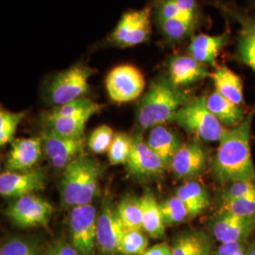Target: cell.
I'll list each match as a JSON object with an SVG mask.
<instances>
[{"instance_id":"cell-1","label":"cell","mask_w":255,"mask_h":255,"mask_svg":"<svg viewBox=\"0 0 255 255\" xmlns=\"http://www.w3.org/2000/svg\"><path fill=\"white\" fill-rule=\"evenodd\" d=\"M255 111L250 112L236 127L226 129L219 140L213 160V175L221 184L255 181V166L251 150L252 124Z\"/></svg>"},{"instance_id":"cell-2","label":"cell","mask_w":255,"mask_h":255,"mask_svg":"<svg viewBox=\"0 0 255 255\" xmlns=\"http://www.w3.org/2000/svg\"><path fill=\"white\" fill-rule=\"evenodd\" d=\"M189 101L188 95L168 77H159L150 83L139 103L137 122L144 129L164 125L173 121L177 112Z\"/></svg>"},{"instance_id":"cell-3","label":"cell","mask_w":255,"mask_h":255,"mask_svg":"<svg viewBox=\"0 0 255 255\" xmlns=\"http://www.w3.org/2000/svg\"><path fill=\"white\" fill-rule=\"evenodd\" d=\"M101 165L93 158L81 155L64 169L60 190L67 207L91 204L99 192Z\"/></svg>"},{"instance_id":"cell-4","label":"cell","mask_w":255,"mask_h":255,"mask_svg":"<svg viewBox=\"0 0 255 255\" xmlns=\"http://www.w3.org/2000/svg\"><path fill=\"white\" fill-rule=\"evenodd\" d=\"M173 122L186 132L207 142H219L227 128L207 106L206 97L190 100L179 110Z\"/></svg>"},{"instance_id":"cell-5","label":"cell","mask_w":255,"mask_h":255,"mask_svg":"<svg viewBox=\"0 0 255 255\" xmlns=\"http://www.w3.org/2000/svg\"><path fill=\"white\" fill-rule=\"evenodd\" d=\"M221 13L227 20L237 26L236 59L251 68L255 74V12L243 8L235 2H219Z\"/></svg>"},{"instance_id":"cell-6","label":"cell","mask_w":255,"mask_h":255,"mask_svg":"<svg viewBox=\"0 0 255 255\" xmlns=\"http://www.w3.org/2000/svg\"><path fill=\"white\" fill-rule=\"evenodd\" d=\"M93 70L77 64L55 75L46 87V97L55 106H62L84 98L89 92Z\"/></svg>"},{"instance_id":"cell-7","label":"cell","mask_w":255,"mask_h":255,"mask_svg":"<svg viewBox=\"0 0 255 255\" xmlns=\"http://www.w3.org/2000/svg\"><path fill=\"white\" fill-rule=\"evenodd\" d=\"M151 35V8L125 12L109 37L110 43L119 47H131L147 42Z\"/></svg>"},{"instance_id":"cell-8","label":"cell","mask_w":255,"mask_h":255,"mask_svg":"<svg viewBox=\"0 0 255 255\" xmlns=\"http://www.w3.org/2000/svg\"><path fill=\"white\" fill-rule=\"evenodd\" d=\"M105 86L110 99L117 103L137 100L146 87L143 73L132 64H120L110 71Z\"/></svg>"},{"instance_id":"cell-9","label":"cell","mask_w":255,"mask_h":255,"mask_svg":"<svg viewBox=\"0 0 255 255\" xmlns=\"http://www.w3.org/2000/svg\"><path fill=\"white\" fill-rule=\"evenodd\" d=\"M52 205L34 194L23 196L9 204L6 216L19 228L46 226L53 215Z\"/></svg>"},{"instance_id":"cell-10","label":"cell","mask_w":255,"mask_h":255,"mask_svg":"<svg viewBox=\"0 0 255 255\" xmlns=\"http://www.w3.org/2000/svg\"><path fill=\"white\" fill-rule=\"evenodd\" d=\"M97 210L92 205L74 207L69 215L70 244L80 255H93L97 246Z\"/></svg>"},{"instance_id":"cell-11","label":"cell","mask_w":255,"mask_h":255,"mask_svg":"<svg viewBox=\"0 0 255 255\" xmlns=\"http://www.w3.org/2000/svg\"><path fill=\"white\" fill-rule=\"evenodd\" d=\"M43 150L55 168L64 169L75 159L82 155L85 145L84 137L63 136L46 128L41 133Z\"/></svg>"},{"instance_id":"cell-12","label":"cell","mask_w":255,"mask_h":255,"mask_svg":"<svg viewBox=\"0 0 255 255\" xmlns=\"http://www.w3.org/2000/svg\"><path fill=\"white\" fill-rule=\"evenodd\" d=\"M126 229L119 219L118 209L107 201L103 204L97 224V246L103 255L119 254V244Z\"/></svg>"},{"instance_id":"cell-13","label":"cell","mask_w":255,"mask_h":255,"mask_svg":"<svg viewBox=\"0 0 255 255\" xmlns=\"http://www.w3.org/2000/svg\"><path fill=\"white\" fill-rule=\"evenodd\" d=\"M46 187V176L38 169L5 171L0 175V194L5 198L18 199Z\"/></svg>"},{"instance_id":"cell-14","label":"cell","mask_w":255,"mask_h":255,"mask_svg":"<svg viewBox=\"0 0 255 255\" xmlns=\"http://www.w3.org/2000/svg\"><path fill=\"white\" fill-rule=\"evenodd\" d=\"M211 231L221 244L244 242L255 231V215L239 217L228 213H219L211 224Z\"/></svg>"},{"instance_id":"cell-15","label":"cell","mask_w":255,"mask_h":255,"mask_svg":"<svg viewBox=\"0 0 255 255\" xmlns=\"http://www.w3.org/2000/svg\"><path fill=\"white\" fill-rule=\"evenodd\" d=\"M207 154L204 147L197 141L182 144L171 161L170 166L176 177L192 180L205 169Z\"/></svg>"},{"instance_id":"cell-16","label":"cell","mask_w":255,"mask_h":255,"mask_svg":"<svg viewBox=\"0 0 255 255\" xmlns=\"http://www.w3.org/2000/svg\"><path fill=\"white\" fill-rule=\"evenodd\" d=\"M129 173L138 178H156L166 168L162 159L141 137L133 138L132 148L127 162Z\"/></svg>"},{"instance_id":"cell-17","label":"cell","mask_w":255,"mask_h":255,"mask_svg":"<svg viewBox=\"0 0 255 255\" xmlns=\"http://www.w3.org/2000/svg\"><path fill=\"white\" fill-rule=\"evenodd\" d=\"M168 79L176 87L182 88L201 82L211 76L208 66L190 55H174L167 63Z\"/></svg>"},{"instance_id":"cell-18","label":"cell","mask_w":255,"mask_h":255,"mask_svg":"<svg viewBox=\"0 0 255 255\" xmlns=\"http://www.w3.org/2000/svg\"><path fill=\"white\" fill-rule=\"evenodd\" d=\"M231 39L230 30L217 35L195 34L190 38L187 54L204 65L216 66L219 54L231 43Z\"/></svg>"},{"instance_id":"cell-19","label":"cell","mask_w":255,"mask_h":255,"mask_svg":"<svg viewBox=\"0 0 255 255\" xmlns=\"http://www.w3.org/2000/svg\"><path fill=\"white\" fill-rule=\"evenodd\" d=\"M43 150L41 137L20 138L12 141L6 161L9 171H25L32 169L38 163Z\"/></svg>"},{"instance_id":"cell-20","label":"cell","mask_w":255,"mask_h":255,"mask_svg":"<svg viewBox=\"0 0 255 255\" xmlns=\"http://www.w3.org/2000/svg\"><path fill=\"white\" fill-rule=\"evenodd\" d=\"M147 145L164 162L166 167H169L171 161L177 151L182 146L177 134L164 127V125L152 128L147 140Z\"/></svg>"},{"instance_id":"cell-21","label":"cell","mask_w":255,"mask_h":255,"mask_svg":"<svg viewBox=\"0 0 255 255\" xmlns=\"http://www.w3.org/2000/svg\"><path fill=\"white\" fill-rule=\"evenodd\" d=\"M210 77L216 91L222 97L237 105L242 106L244 104L243 82L236 72L227 66L222 65L217 67Z\"/></svg>"},{"instance_id":"cell-22","label":"cell","mask_w":255,"mask_h":255,"mask_svg":"<svg viewBox=\"0 0 255 255\" xmlns=\"http://www.w3.org/2000/svg\"><path fill=\"white\" fill-rule=\"evenodd\" d=\"M172 255H211L213 240L203 231H187L174 239Z\"/></svg>"},{"instance_id":"cell-23","label":"cell","mask_w":255,"mask_h":255,"mask_svg":"<svg viewBox=\"0 0 255 255\" xmlns=\"http://www.w3.org/2000/svg\"><path fill=\"white\" fill-rule=\"evenodd\" d=\"M210 111L218 118L223 126L236 127L245 119L246 113L242 106L229 101L217 91L206 98Z\"/></svg>"},{"instance_id":"cell-24","label":"cell","mask_w":255,"mask_h":255,"mask_svg":"<svg viewBox=\"0 0 255 255\" xmlns=\"http://www.w3.org/2000/svg\"><path fill=\"white\" fill-rule=\"evenodd\" d=\"M176 196L185 205L190 219L198 217L209 206L208 192L202 184L196 181H188L182 184L177 189Z\"/></svg>"},{"instance_id":"cell-25","label":"cell","mask_w":255,"mask_h":255,"mask_svg":"<svg viewBox=\"0 0 255 255\" xmlns=\"http://www.w3.org/2000/svg\"><path fill=\"white\" fill-rule=\"evenodd\" d=\"M140 200L143 210V230L153 238L164 237L166 226L163 220L160 205L154 196L146 192Z\"/></svg>"},{"instance_id":"cell-26","label":"cell","mask_w":255,"mask_h":255,"mask_svg":"<svg viewBox=\"0 0 255 255\" xmlns=\"http://www.w3.org/2000/svg\"><path fill=\"white\" fill-rule=\"evenodd\" d=\"M91 119L89 116L81 117H53L44 114L43 122L46 128L63 136L80 138L84 137L86 123Z\"/></svg>"},{"instance_id":"cell-27","label":"cell","mask_w":255,"mask_h":255,"mask_svg":"<svg viewBox=\"0 0 255 255\" xmlns=\"http://www.w3.org/2000/svg\"><path fill=\"white\" fill-rule=\"evenodd\" d=\"M156 24L167 44L176 45L195 35L200 25L183 19L157 20Z\"/></svg>"},{"instance_id":"cell-28","label":"cell","mask_w":255,"mask_h":255,"mask_svg":"<svg viewBox=\"0 0 255 255\" xmlns=\"http://www.w3.org/2000/svg\"><path fill=\"white\" fill-rule=\"evenodd\" d=\"M119 219L127 230H143V210L141 200L135 197H125L118 207Z\"/></svg>"},{"instance_id":"cell-29","label":"cell","mask_w":255,"mask_h":255,"mask_svg":"<svg viewBox=\"0 0 255 255\" xmlns=\"http://www.w3.org/2000/svg\"><path fill=\"white\" fill-rule=\"evenodd\" d=\"M101 108V104H99L90 99L82 98L62 106H55L53 109L46 112V114L53 117H93L94 115L99 113Z\"/></svg>"},{"instance_id":"cell-30","label":"cell","mask_w":255,"mask_h":255,"mask_svg":"<svg viewBox=\"0 0 255 255\" xmlns=\"http://www.w3.org/2000/svg\"><path fill=\"white\" fill-rule=\"evenodd\" d=\"M148 247V238L143 230H127L120 240L119 254L122 255H142Z\"/></svg>"},{"instance_id":"cell-31","label":"cell","mask_w":255,"mask_h":255,"mask_svg":"<svg viewBox=\"0 0 255 255\" xmlns=\"http://www.w3.org/2000/svg\"><path fill=\"white\" fill-rule=\"evenodd\" d=\"M159 205L165 226L181 224L190 219L185 205L176 195L159 203Z\"/></svg>"},{"instance_id":"cell-32","label":"cell","mask_w":255,"mask_h":255,"mask_svg":"<svg viewBox=\"0 0 255 255\" xmlns=\"http://www.w3.org/2000/svg\"><path fill=\"white\" fill-rule=\"evenodd\" d=\"M133 138L127 133H116L108 150L110 163L116 164H127L132 148Z\"/></svg>"},{"instance_id":"cell-33","label":"cell","mask_w":255,"mask_h":255,"mask_svg":"<svg viewBox=\"0 0 255 255\" xmlns=\"http://www.w3.org/2000/svg\"><path fill=\"white\" fill-rule=\"evenodd\" d=\"M24 113H13L3 108L0 111V145L4 146L13 141L20 122L24 119Z\"/></svg>"},{"instance_id":"cell-34","label":"cell","mask_w":255,"mask_h":255,"mask_svg":"<svg viewBox=\"0 0 255 255\" xmlns=\"http://www.w3.org/2000/svg\"><path fill=\"white\" fill-rule=\"evenodd\" d=\"M0 255H41V252L34 241L22 237H12L2 244Z\"/></svg>"},{"instance_id":"cell-35","label":"cell","mask_w":255,"mask_h":255,"mask_svg":"<svg viewBox=\"0 0 255 255\" xmlns=\"http://www.w3.org/2000/svg\"><path fill=\"white\" fill-rule=\"evenodd\" d=\"M115 136L114 130L107 125H101L93 130L89 139L88 146L94 153L103 154L108 152L110 146Z\"/></svg>"},{"instance_id":"cell-36","label":"cell","mask_w":255,"mask_h":255,"mask_svg":"<svg viewBox=\"0 0 255 255\" xmlns=\"http://www.w3.org/2000/svg\"><path fill=\"white\" fill-rule=\"evenodd\" d=\"M220 213H228L239 217L255 215V194L235 201L222 202Z\"/></svg>"},{"instance_id":"cell-37","label":"cell","mask_w":255,"mask_h":255,"mask_svg":"<svg viewBox=\"0 0 255 255\" xmlns=\"http://www.w3.org/2000/svg\"><path fill=\"white\" fill-rule=\"evenodd\" d=\"M255 194V181L232 182L228 184L222 195V201H235Z\"/></svg>"},{"instance_id":"cell-38","label":"cell","mask_w":255,"mask_h":255,"mask_svg":"<svg viewBox=\"0 0 255 255\" xmlns=\"http://www.w3.org/2000/svg\"><path fill=\"white\" fill-rule=\"evenodd\" d=\"M179 8L188 17L201 22V10L199 0H175Z\"/></svg>"},{"instance_id":"cell-39","label":"cell","mask_w":255,"mask_h":255,"mask_svg":"<svg viewBox=\"0 0 255 255\" xmlns=\"http://www.w3.org/2000/svg\"><path fill=\"white\" fill-rule=\"evenodd\" d=\"M248 250L244 245V242L241 243H225L212 253L211 255H247Z\"/></svg>"},{"instance_id":"cell-40","label":"cell","mask_w":255,"mask_h":255,"mask_svg":"<svg viewBox=\"0 0 255 255\" xmlns=\"http://www.w3.org/2000/svg\"><path fill=\"white\" fill-rule=\"evenodd\" d=\"M44 255H80V254L71 244L58 241L48 247Z\"/></svg>"},{"instance_id":"cell-41","label":"cell","mask_w":255,"mask_h":255,"mask_svg":"<svg viewBox=\"0 0 255 255\" xmlns=\"http://www.w3.org/2000/svg\"><path fill=\"white\" fill-rule=\"evenodd\" d=\"M142 255H172V248L166 243H161L148 248Z\"/></svg>"},{"instance_id":"cell-42","label":"cell","mask_w":255,"mask_h":255,"mask_svg":"<svg viewBox=\"0 0 255 255\" xmlns=\"http://www.w3.org/2000/svg\"><path fill=\"white\" fill-rule=\"evenodd\" d=\"M248 5H249V9L255 12V0H246Z\"/></svg>"},{"instance_id":"cell-43","label":"cell","mask_w":255,"mask_h":255,"mask_svg":"<svg viewBox=\"0 0 255 255\" xmlns=\"http://www.w3.org/2000/svg\"><path fill=\"white\" fill-rule=\"evenodd\" d=\"M255 255V244L251 249L248 250V255Z\"/></svg>"}]
</instances>
